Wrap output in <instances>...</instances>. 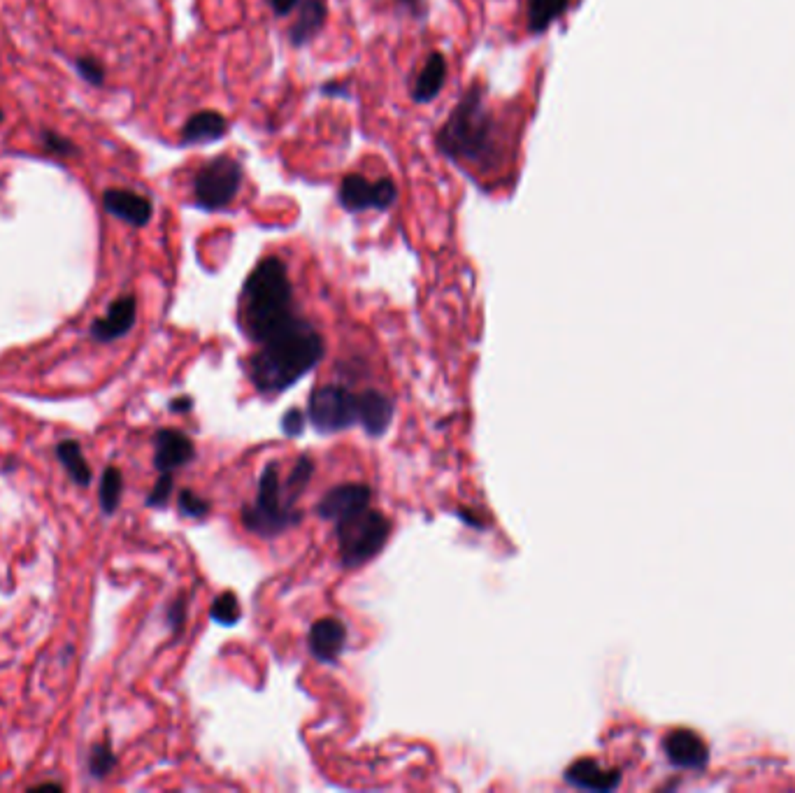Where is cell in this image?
I'll use <instances>...</instances> for the list:
<instances>
[{
  "label": "cell",
  "mask_w": 795,
  "mask_h": 793,
  "mask_svg": "<svg viewBox=\"0 0 795 793\" xmlns=\"http://www.w3.org/2000/svg\"><path fill=\"white\" fill-rule=\"evenodd\" d=\"M75 70L80 73L84 82L91 84V87H103L105 84L103 63H100L98 59H93V56H80V59L75 61Z\"/></svg>",
  "instance_id": "4316f807"
},
{
  "label": "cell",
  "mask_w": 795,
  "mask_h": 793,
  "mask_svg": "<svg viewBox=\"0 0 795 793\" xmlns=\"http://www.w3.org/2000/svg\"><path fill=\"white\" fill-rule=\"evenodd\" d=\"M138 317V300L133 294L119 296L114 303L107 307L103 317L96 319L91 324V335L98 342H114L131 331Z\"/></svg>",
  "instance_id": "8fae6325"
},
{
  "label": "cell",
  "mask_w": 795,
  "mask_h": 793,
  "mask_svg": "<svg viewBox=\"0 0 795 793\" xmlns=\"http://www.w3.org/2000/svg\"><path fill=\"white\" fill-rule=\"evenodd\" d=\"M293 305V284L289 270L279 256H268L249 273L242 287L240 319L247 338L261 345L279 328L296 319Z\"/></svg>",
  "instance_id": "7a4b0ae2"
},
{
  "label": "cell",
  "mask_w": 795,
  "mask_h": 793,
  "mask_svg": "<svg viewBox=\"0 0 795 793\" xmlns=\"http://www.w3.org/2000/svg\"><path fill=\"white\" fill-rule=\"evenodd\" d=\"M210 617L212 621H217L221 626H235L242 619V607L238 596L233 591H224L217 598L212 600L210 605Z\"/></svg>",
  "instance_id": "cb8c5ba5"
},
{
  "label": "cell",
  "mask_w": 795,
  "mask_h": 793,
  "mask_svg": "<svg viewBox=\"0 0 795 793\" xmlns=\"http://www.w3.org/2000/svg\"><path fill=\"white\" fill-rule=\"evenodd\" d=\"M121 494H124V475L117 466H107L103 473V480H100V507H103L105 514H114L121 503Z\"/></svg>",
  "instance_id": "7402d4cb"
},
{
  "label": "cell",
  "mask_w": 795,
  "mask_h": 793,
  "mask_svg": "<svg viewBox=\"0 0 795 793\" xmlns=\"http://www.w3.org/2000/svg\"><path fill=\"white\" fill-rule=\"evenodd\" d=\"M303 514L293 510V505L282 498V484H279V463L272 461L263 468L259 482V496L254 505L242 507V524L249 533L261 538H277L298 526Z\"/></svg>",
  "instance_id": "277c9868"
},
{
  "label": "cell",
  "mask_w": 795,
  "mask_h": 793,
  "mask_svg": "<svg viewBox=\"0 0 795 793\" xmlns=\"http://www.w3.org/2000/svg\"><path fill=\"white\" fill-rule=\"evenodd\" d=\"M328 10L324 0H300L298 17L289 26V42L293 47H305L317 38L326 24Z\"/></svg>",
  "instance_id": "2e32d148"
},
{
  "label": "cell",
  "mask_w": 795,
  "mask_h": 793,
  "mask_svg": "<svg viewBox=\"0 0 795 793\" xmlns=\"http://www.w3.org/2000/svg\"><path fill=\"white\" fill-rule=\"evenodd\" d=\"M324 356V340L303 317L279 328L249 356V380L263 396H277L298 384Z\"/></svg>",
  "instance_id": "6da1fadb"
},
{
  "label": "cell",
  "mask_w": 795,
  "mask_h": 793,
  "mask_svg": "<svg viewBox=\"0 0 795 793\" xmlns=\"http://www.w3.org/2000/svg\"><path fill=\"white\" fill-rule=\"evenodd\" d=\"M572 0H528L526 3V28L533 35L549 31L558 17L568 12Z\"/></svg>",
  "instance_id": "ffe728a7"
},
{
  "label": "cell",
  "mask_w": 795,
  "mask_h": 793,
  "mask_svg": "<svg viewBox=\"0 0 795 793\" xmlns=\"http://www.w3.org/2000/svg\"><path fill=\"white\" fill-rule=\"evenodd\" d=\"M310 652L321 663H338L340 654L347 647V626L340 619L324 617L317 619L310 628V638H307Z\"/></svg>",
  "instance_id": "7c38bea8"
},
{
  "label": "cell",
  "mask_w": 795,
  "mask_h": 793,
  "mask_svg": "<svg viewBox=\"0 0 795 793\" xmlns=\"http://www.w3.org/2000/svg\"><path fill=\"white\" fill-rule=\"evenodd\" d=\"M228 133V119L214 110H200L191 114L182 126L184 145H207V142L224 140Z\"/></svg>",
  "instance_id": "e0dca14e"
},
{
  "label": "cell",
  "mask_w": 795,
  "mask_h": 793,
  "mask_svg": "<svg viewBox=\"0 0 795 793\" xmlns=\"http://www.w3.org/2000/svg\"><path fill=\"white\" fill-rule=\"evenodd\" d=\"M42 147L47 149L49 154H56V156H73L77 154V145L73 140L63 138L56 131H42Z\"/></svg>",
  "instance_id": "f1b7e54d"
},
{
  "label": "cell",
  "mask_w": 795,
  "mask_h": 793,
  "mask_svg": "<svg viewBox=\"0 0 795 793\" xmlns=\"http://www.w3.org/2000/svg\"><path fill=\"white\" fill-rule=\"evenodd\" d=\"M272 12L277 14V17H286V14H291L296 7L300 5V0H268Z\"/></svg>",
  "instance_id": "1f68e13d"
},
{
  "label": "cell",
  "mask_w": 795,
  "mask_h": 793,
  "mask_svg": "<svg viewBox=\"0 0 795 793\" xmlns=\"http://www.w3.org/2000/svg\"><path fill=\"white\" fill-rule=\"evenodd\" d=\"M282 431L289 435V438H298V435L305 431V412L300 410V407H291V410L284 414Z\"/></svg>",
  "instance_id": "f546056e"
},
{
  "label": "cell",
  "mask_w": 795,
  "mask_h": 793,
  "mask_svg": "<svg viewBox=\"0 0 795 793\" xmlns=\"http://www.w3.org/2000/svg\"><path fill=\"white\" fill-rule=\"evenodd\" d=\"M114 768H117V756H114L112 742L110 740L96 742L89 754V773L96 777V780H105L107 775H112Z\"/></svg>",
  "instance_id": "d4e9b609"
},
{
  "label": "cell",
  "mask_w": 795,
  "mask_h": 793,
  "mask_svg": "<svg viewBox=\"0 0 795 793\" xmlns=\"http://www.w3.org/2000/svg\"><path fill=\"white\" fill-rule=\"evenodd\" d=\"M310 424L319 433H340L358 424V394H352L342 384H328L312 391L307 405Z\"/></svg>",
  "instance_id": "52a82bcc"
},
{
  "label": "cell",
  "mask_w": 795,
  "mask_h": 793,
  "mask_svg": "<svg viewBox=\"0 0 795 793\" xmlns=\"http://www.w3.org/2000/svg\"><path fill=\"white\" fill-rule=\"evenodd\" d=\"M398 3L403 5V7H407V10H410L414 17H417V14H419V17H424V14H426L424 0H398Z\"/></svg>",
  "instance_id": "836d02e7"
},
{
  "label": "cell",
  "mask_w": 795,
  "mask_h": 793,
  "mask_svg": "<svg viewBox=\"0 0 795 793\" xmlns=\"http://www.w3.org/2000/svg\"><path fill=\"white\" fill-rule=\"evenodd\" d=\"M472 512H468V510H458V517H461L465 524H470V526H477V528H484V524L482 521H479L477 517H470Z\"/></svg>",
  "instance_id": "d590c367"
},
{
  "label": "cell",
  "mask_w": 795,
  "mask_h": 793,
  "mask_svg": "<svg viewBox=\"0 0 795 793\" xmlns=\"http://www.w3.org/2000/svg\"><path fill=\"white\" fill-rule=\"evenodd\" d=\"M396 200L398 189L391 177H379V180L370 182L363 175H347L338 187V203L342 210L352 214L365 210L386 212L396 205Z\"/></svg>",
  "instance_id": "ba28073f"
},
{
  "label": "cell",
  "mask_w": 795,
  "mask_h": 793,
  "mask_svg": "<svg viewBox=\"0 0 795 793\" xmlns=\"http://www.w3.org/2000/svg\"><path fill=\"white\" fill-rule=\"evenodd\" d=\"M56 459L61 461V466L66 468V473L70 475L77 487H89L91 484V466L84 459L82 445L77 440H63L56 445Z\"/></svg>",
  "instance_id": "44dd1931"
},
{
  "label": "cell",
  "mask_w": 795,
  "mask_h": 793,
  "mask_svg": "<svg viewBox=\"0 0 795 793\" xmlns=\"http://www.w3.org/2000/svg\"><path fill=\"white\" fill-rule=\"evenodd\" d=\"M372 491L368 484H340L333 487L328 494L317 503V514L321 519L328 521H345L349 517H356L363 510L370 507Z\"/></svg>",
  "instance_id": "9c48e42d"
},
{
  "label": "cell",
  "mask_w": 795,
  "mask_h": 793,
  "mask_svg": "<svg viewBox=\"0 0 795 793\" xmlns=\"http://www.w3.org/2000/svg\"><path fill=\"white\" fill-rule=\"evenodd\" d=\"M444 82H447V61L440 52H433L428 56L424 68L419 70L417 77L412 80L410 96L414 103L426 105L440 96V91L444 89Z\"/></svg>",
  "instance_id": "ac0fdd59"
},
{
  "label": "cell",
  "mask_w": 795,
  "mask_h": 793,
  "mask_svg": "<svg viewBox=\"0 0 795 793\" xmlns=\"http://www.w3.org/2000/svg\"><path fill=\"white\" fill-rule=\"evenodd\" d=\"M312 475H314V461L307 454H303L296 461V466H293L289 480H286V484H284L286 503L293 505L300 496H303V491H305L307 484H310Z\"/></svg>",
  "instance_id": "603a6c76"
},
{
  "label": "cell",
  "mask_w": 795,
  "mask_h": 793,
  "mask_svg": "<svg viewBox=\"0 0 795 793\" xmlns=\"http://www.w3.org/2000/svg\"><path fill=\"white\" fill-rule=\"evenodd\" d=\"M173 489H175L173 473H161V477L154 484V489L149 491L147 505L149 507H163L170 500V496H173Z\"/></svg>",
  "instance_id": "83f0119b"
},
{
  "label": "cell",
  "mask_w": 795,
  "mask_h": 793,
  "mask_svg": "<svg viewBox=\"0 0 795 793\" xmlns=\"http://www.w3.org/2000/svg\"><path fill=\"white\" fill-rule=\"evenodd\" d=\"M665 754L679 768H698L705 763L707 749L696 733L675 731L665 740Z\"/></svg>",
  "instance_id": "d6986e66"
},
{
  "label": "cell",
  "mask_w": 795,
  "mask_h": 793,
  "mask_svg": "<svg viewBox=\"0 0 795 793\" xmlns=\"http://www.w3.org/2000/svg\"><path fill=\"white\" fill-rule=\"evenodd\" d=\"M184 621H186V596L182 594V596H177L168 607V624L175 633H179L184 628Z\"/></svg>",
  "instance_id": "4dcf8cb0"
},
{
  "label": "cell",
  "mask_w": 795,
  "mask_h": 793,
  "mask_svg": "<svg viewBox=\"0 0 795 793\" xmlns=\"http://www.w3.org/2000/svg\"><path fill=\"white\" fill-rule=\"evenodd\" d=\"M0 121H3V110H0Z\"/></svg>",
  "instance_id": "74e56055"
},
{
  "label": "cell",
  "mask_w": 795,
  "mask_h": 793,
  "mask_svg": "<svg viewBox=\"0 0 795 793\" xmlns=\"http://www.w3.org/2000/svg\"><path fill=\"white\" fill-rule=\"evenodd\" d=\"M391 535V521L377 510H363L356 517L338 521L340 561L345 568H358L382 552Z\"/></svg>",
  "instance_id": "5b68a950"
},
{
  "label": "cell",
  "mask_w": 795,
  "mask_h": 793,
  "mask_svg": "<svg viewBox=\"0 0 795 793\" xmlns=\"http://www.w3.org/2000/svg\"><path fill=\"white\" fill-rule=\"evenodd\" d=\"M242 182H245V170L238 159L228 154L214 156L203 163L193 177V200L205 212L226 210L238 198Z\"/></svg>",
  "instance_id": "8992f818"
},
{
  "label": "cell",
  "mask_w": 795,
  "mask_h": 793,
  "mask_svg": "<svg viewBox=\"0 0 795 793\" xmlns=\"http://www.w3.org/2000/svg\"><path fill=\"white\" fill-rule=\"evenodd\" d=\"M42 789H52V791H63V787L59 782H42V784H35L31 787V791H42Z\"/></svg>",
  "instance_id": "8d00e7d4"
},
{
  "label": "cell",
  "mask_w": 795,
  "mask_h": 793,
  "mask_svg": "<svg viewBox=\"0 0 795 793\" xmlns=\"http://www.w3.org/2000/svg\"><path fill=\"white\" fill-rule=\"evenodd\" d=\"M191 407H193V400L189 396L175 398L173 403H170V410H173V412H189Z\"/></svg>",
  "instance_id": "e575fe53"
},
{
  "label": "cell",
  "mask_w": 795,
  "mask_h": 793,
  "mask_svg": "<svg viewBox=\"0 0 795 793\" xmlns=\"http://www.w3.org/2000/svg\"><path fill=\"white\" fill-rule=\"evenodd\" d=\"M393 414H396V407H393L391 398H386L382 391L365 389L358 394V424L363 426V431L370 438H382L389 431L393 424Z\"/></svg>",
  "instance_id": "5bb4252c"
},
{
  "label": "cell",
  "mask_w": 795,
  "mask_h": 793,
  "mask_svg": "<svg viewBox=\"0 0 795 793\" xmlns=\"http://www.w3.org/2000/svg\"><path fill=\"white\" fill-rule=\"evenodd\" d=\"M435 145L449 161L486 166L498 152V126L482 84H472L435 135Z\"/></svg>",
  "instance_id": "3957f363"
},
{
  "label": "cell",
  "mask_w": 795,
  "mask_h": 793,
  "mask_svg": "<svg viewBox=\"0 0 795 793\" xmlns=\"http://www.w3.org/2000/svg\"><path fill=\"white\" fill-rule=\"evenodd\" d=\"M177 507H179V512L184 514V517L205 519L207 514H210V507H212V505H210V500L200 498V496L193 494V491L184 489L182 494H179V498H177Z\"/></svg>",
  "instance_id": "484cf974"
},
{
  "label": "cell",
  "mask_w": 795,
  "mask_h": 793,
  "mask_svg": "<svg viewBox=\"0 0 795 793\" xmlns=\"http://www.w3.org/2000/svg\"><path fill=\"white\" fill-rule=\"evenodd\" d=\"M103 207L107 214L117 217L135 228L147 226L154 217L152 200L131 189H107L103 194Z\"/></svg>",
  "instance_id": "4fadbf2b"
},
{
  "label": "cell",
  "mask_w": 795,
  "mask_h": 793,
  "mask_svg": "<svg viewBox=\"0 0 795 793\" xmlns=\"http://www.w3.org/2000/svg\"><path fill=\"white\" fill-rule=\"evenodd\" d=\"M565 782L584 791H614L621 782L619 770H607L596 759H579L563 773Z\"/></svg>",
  "instance_id": "9a60e30c"
},
{
  "label": "cell",
  "mask_w": 795,
  "mask_h": 793,
  "mask_svg": "<svg viewBox=\"0 0 795 793\" xmlns=\"http://www.w3.org/2000/svg\"><path fill=\"white\" fill-rule=\"evenodd\" d=\"M347 87L349 84L347 82H342V80H333V82H326L324 87H321V94H326V96H347Z\"/></svg>",
  "instance_id": "d6a6232c"
},
{
  "label": "cell",
  "mask_w": 795,
  "mask_h": 793,
  "mask_svg": "<svg viewBox=\"0 0 795 793\" xmlns=\"http://www.w3.org/2000/svg\"><path fill=\"white\" fill-rule=\"evenodd\" d=\"M196 456L191 438L177 428H161L154 438V466L159 473H175Z\"/></svg>",
  "instance_id": "30bf717a"
}]
</instances>
